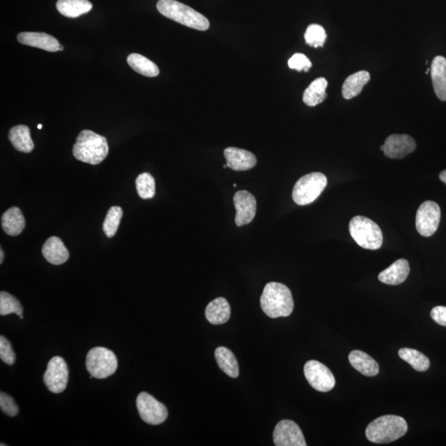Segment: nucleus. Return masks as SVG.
Listing matches in <instances>:
<instances>
[{
    "label": "nucleus",
    "instance_id": "1",
    "mask_svg": "<svg viewBox=\"0 0 446 446\" xmlns=\"http://www.w3.org/2000/svg\"><path fill=\"white\" fill-rule=\"evenodd\" d=\"M261 306L268 317H289L294 307L292 293L286 285L271 282L264 289Z\"/></svg>",
    "mask_w": 446,
    "mask_h": 446
},
{
    "label": "nucleus",
    "instance_id": "2",
    "mask_svg": "<svg viewBox=\"0 0 446 446\" xmlns=\"http://www.w3.org/2000/svg\"><path fill=\"white\" fill-rule=\"evenodd\" d=\"M107 139L90 130H83L76 139L73 154L77 160L98 165L108 154Z\"/></svg>",
    "mask_w": 446,
    "mask_h": 446
},
{
    "label": "nucleus",
    "instance_id": "3",
    "mask_svg": "<svg viewBox=\"0 0 446 446\" xmlns=\"http://www.w3.org/2000/svg\"><path fill=\"white\" fill-rule=\"evenodd\" d=\"M408 423L402 417L386 415L368 424L366 434L368 440L376 444L393 443L407 433Z\"/></svg>",
    "mask_w": 446,
    "mask_h": 446
},
{
    "label": "nucleus",
    "instance_id": "4",
    "mask_svg": "<svg viewBox=\"0 0 446 446\" xmlns=\"http://www.w3.org/2000/svg\"><path fill=\"white\" fill-rule=\"evenodd\" d=\"M157 8L163 16L190 29L207 31L210 27L206 17L176 0H159Z\"/></svg>",
    "mask_w": 446,
    "mask_h": 446
},
{
    "label": "nucleus",
    "instance_id": "5",
    "mask_svg": "<svg viewBox=\"0 0 446 446\" xmlns=\"http://www.w3.org/2000/svg\"><path fill=\"white\" fill-rule=\"evenodd\" d=\"M350 233L356 243L367 250H377L383 245V233L379 225L370 218L354 217L349 224Z\"/></svg>",
    "mask_w": 446,
    "mask_h": 446
},
{
    "label": "nucleus",
    "instance_id": "6",
    "mask_svg": "<svg viewBox=\"0 0 446 446\" xmlns=\"http://www.w3.org/2000/svg\"><path fill=\"white\" fill-rule=\"evenodd\" d=\"M326 185V177L320 172H313L301 177L294 187V203L301 206L312 203L320 196Z\"/></svg>",
    "mask_w": 446,
    "mask_h": 446
},
{
    "label": "nucleus",
    "instance_id": "7",
    "mask_svg": "<svg viewBox=\"0 0 446 446\" xmlns=\"http://www.w3.org/2000/svg\"><path fill=\"white\" fill-rule=\"evenodd\" d=\"M86 368L95 379H106L117 368V359L112 350L104 347L91 349L86 357Z\"/></svg>",
    "mask_w": 446,
    "mask_h": 446
},
{
    "label": "nucleus",
    "instance_id": "8",
    "mask_svg": "<svg viewBox=\"0 0 446 446\" xmlns=\"http://www.w3.org/2000/svg\"><path fill=\"white\" fill-rule=\"evenodd\" d=\"M136 407L141 418L148 424L160 425L167 419L168 411L165 405L148 393L143 392L138 395Z\"/></svg>",
    "mask_w": 446,
    "mask_h": 446
},
{
    "label": "nucleus",
    "instance_id": "9",
    "mask_svg": "<svg viewBox=\"0 0 446 446\" xmlns=\"http://www.w3.org/2000/svg\"><path fill=\"white\" fill-rule=\"evenodd\" d=\"M304 375L308 384L319 392H329L336 385L335 377L329 368L317 361L305 364Z\"/></svg>",
    "mask_w": 446,
    "mask_h": 446
},
{
    "label": "nucleus",
    "instance_id": "10",
    "mask_svg": "<svg viewBox=\"0 0 446 446\" xmlns=\"http://www.w3.org/2000/svg\"><path fill=\"white\" fill-rule=\"evenodd\" d=\"M69 379L67 364L60 357H55L48 362L43 380L45 386L53 394H61L66 389Z\"/></svg>",
    "mask_w": 446,
    "mask_h": 446
},
{
    "label": "nucleus",
    "instance_id": "11",
    "mask_svg": "<svg viewBox=\"0 0 446 446\" xmlns=\"http://www.w3.org/2000/svg\"><path fill=\"white\" fill-rule=\"evenodd\" d=\"M440 221V208L433 201H426L418 208L416 216V229L418 233L429 238L438 230Z\"/></svg>",
    "mask_w": 446,
    "mask_h": 446
},
{
    "label": "nucleus",
    "instance_id": "12",
    "mask_svg": "<svg viewBox=\"0 0 446 446\" xmlns=\"http://www.w3.org/2000/svg\"><path fill=\"white\" fill-rule=\"evenodd\" d=\"M275 445L277 446H306L302 430L291 420L278 423L274 431Z\"/></svg>",
    "mask_w": 446,
    "mask_h": 446
},
{
    "label": "nucleus",
    "instance_id": "13",
    "mask_svg": "<svg viewBox=\"0 0 446 446\" xmlns=\"http://www.w3.org/2000/svg\"><path fill=\"white\" fill-rule=\"evenodd\" d=\"M233 201L236 226H243L252 222L257 213V200L254 195L248 191L240 190L235 194Z\"/></svg>",
    "mask_w": 446,
    "mask_h": 446
},
{
    "label": "nucleus",
    "instance_id": "14",
    "mask_svg": "<svg viewBox=\"0 0 446 446\" xmlns=\"http://www.w3.org/2000/svg\"><path fill=\"white\" fill-rule=\"evenodd\" d=\"M384 153L390 159H403L415 151L417 144L412 136L407 134H394L386 139Z\"/></svg>",
    "mask_w": 446,
    "mask_h": 446
},
{
    "label": "nucleus",
    "instance_id": "15",
    "mask_svg": "<svg viewBox=\"0 0 446 446\" xmlns=\"http://www.w3.org/2000/svg\"><path fill=\"white\" fill-rule=\"evenodd\" d=\"M17 41L21 44L44 50L50 52L63 51L64 48L54 36L44 33H21L17 35Z\"/></svg>",
    "mask_w": 446,
    "mask_h": 446
},
{
    "label": "nucleus",
    "instance_id": "16",
    "mask_svg": "<svg viewBox=\"0 0 446 446\" xmlns=\"http://www.w3.org/2000/svg\"><path fill=\"white\" fill-rule=\"evenodd\" d=\"M224 157L226 165L236 171H245L252 169L257 166L256 156L247 150L236 148H226Z\"/></svg>",
    "mask_w": 446,
    "mask_h": 446
},
{
    "label": "nucleus",
    "instance_id": "17",
    "mask_svg": "<svg viewBox=\"0 0 446 446\" xmlns=\"http://www.w3.org/2000/svg\"><path fill=\"white\" fill-rule=\"evenodd\" d=\"M409 273L410 267L407 259H399L392 266L380 273L379 280L385 285H398L407 280Z\"/></svg>",
    "mask_w": 446,
    "mask_h": 446
},
{
    "label": "nucleus",
    "instance_id": "18",
    "mask_svg": "<svg viewBox=\"0 0 446 446\" xmlns=\"http://www.w3.org/2000/svg\"><path fill=\"white\" fill-rule=\"evenodd\" d=\"M43 254L45 259L55 266L62 265L67 261L70 256L63 241L57 236H52L45 241L43 247Z\"/></svg>",
    "mask_w": 446,
    "mask_h": 446
},
{
    "label": "nucleus",
    "instance_id": "19",
    "mask_svg": "<svg viewBox=\"0 0 446 446\" xmlns=\"http://www.w3.org/2000/svg\"><path fill=\"white\" fill-rule=\"evenodd\" d=\"M431 75L436 96L441 101H446V59L444 57L438 56L433 59Z\"/></svg>",
    "mask_w": 446,
    "mask_h": 446
},
{
    "label": "nucleus",
    "instance_id": "20",
    "mask_svg": "<svg viewBox=\"0 0 446 446\" xmlns=\"http://www.w3.org/2000/svg\"><path fill=\"white\" fill-rule=\"evenodd\" d=\"M349 361L357 371L367 377L379 374L380 366L374 359L361 350H353L349 354Z\"/></svg>",
    "mask_w": 446,
    "mask_h": 446
},
{
    "label": "nucleus",
    "instance_id": "21",
    "mask_svg": "<svg viewBox=\"0 0 446 446\" xmlns=\"http://www.w3.org/2000/svg\"><path fill=\"white\" fill-rule=\"evenodd\" d=\"M207 320L213 325L224 324L230 319L231 307L224 298H217L209 303L206 310Z\"/></svg>",
    "mask_w": 446,
    "mask_h": 446
},
{
    "label": "nucleus",
    "instance_id": "22",
    "mask_svg": "<svg viewBox=\"0 0 446 446\" xmlns=\"http://www.w3.org/2000/svg\"><path fill=\"white\" fill-rule=\"evenodd\" d=\"M8 139L17 151L29 153L34 148V143L31 140L29 127L25 125H18L12 127L8 134Z\"/></svg>",
    "mask_w": 446,
    "mask_h": 446
},
{
    "label": "nucleus",
    "instance_id": "23",
    "mask_svg": "<svg viewBox=\"0 0 446 446\" xmlns=\"http://www.w3.org/2000/svg\"><path fill=\"white\" fill-rule=\"evenodd\" d=\"M371 80V74L366 71H361L350 75L345 80L343 95L345 99H352L361 93L364 86Z\"/></svg>",
    "mask_w": 446,
    "mask_h": 446
},
{
    "label": "nucleus",
    "instance_id": "24",
    "mask_svg": "<svg viewBox=\"0 0 446 446\" xmlns=\"http://www.w3.org/2000/svg\"><path fill=\"white\" fill-rule=\"evenodd\" d=\"M25 227V220L20 208L8 209L2 216V229L9 236L20 235Z\"/></svg>",
    "mask_w": 446,
    "mask_h": 446
},
{
    "label": "nucleus",
    "instance_id": "25",
    "mask_svg": "<svg viewBox=\"0 0 446 446\" xmlns=\"http://www.w3.org/2000/svg\"><path fill=\"white\" fill-rule=\"evenodd\" d=\"M327 85H329V83L323 77L313 80L310 85L304 91L303 103L309 107H315L322 103L327 97L326 93Z\"/></svg>",
    "mask_w": 446,
    "mask_h": 446
},
{
    "label": "nucleus",
    "instance_id": "26",
    "mask_svg": "<svg viewBox=\"0 0 446 446\" xmlns=\"http://www.w3.org/2000/svg\"><path fill=\"white\" fill-rule=\"evenodd\" d=\"M93 4L88 0H58L57 8L59 13L67 17H78L89 13Z\"/></svg>",
    "mask_w": 446,
    "mask_h": 446
},
{
    "label": "nucleus",
    "instance_id": "27",
    "mask_svg": "<svg viewBox=\"0 0 446 446\" xmlns=\"http://www.w3.org/2000/svg\"><path fill=\"white\" fill-rule=\"evenodd\" d=\"M215 358L218 366L231 377L239 376V365L235 354L229 349L224 347H217L215 350Z\"/></svg>",
    "mask_w": 446,
    "mask_h": 446
},
{
    "label": "nucleus",
    "instance_id": "28",
    "mask_svg": "<svg viewBox=\"0 0 446 446\" xmlns=\"http://www.w3.org/2000/svg\"><path fill=\"white\" fill-rule=\"evenodd\" d=\"M127 61L131 69L139 73L140 75L147 77H156L160 74V70H159L156 64L150 61L147 57L142 56V55L130 54L127 57Z\"/></svg>",
    "mask_w": 446,
    "mask_h": 446
},
{
    "label": "nucleus",
    "instance_id": "29",
    "mask_svg": "<svg viewBox=\"0 0 446 446\" xmlns=\"http://www.w3.org/2000/svg\"><path fill=\"white\" fill-rule=\"evenodd\" d=\"M398 354L400 358L408 362L417 371L425 372L430 367L429 359L417 350L402 348L399 350Z\"/></svg>",
    "mask_w": 446,
    "mask_h": 446
},
{
    "label": "nucleus",
    "instance_id": "30",
    "mask_svg": "<svg viewBox=\"0 0 446 446\" xmlns=\"http://www.w3.org/2000/svg\"><path fill=\"white\" fill-rule=\"evenodd\" d=\"M136 190L140 198L152 199L156 194V182L149 173H143L136 180Z\"/></svg>",
    "mask_w": 446,
    "mask_h": 446
},
{
    "label": "nucleus",
    "instance_id": "31",
    "mask_svg": "<svg viewBox=\"0 0 446 446\" xmlns=\"http://www.w3.org/2000/svg\"><path fill=\"white\" fill-rule=\"evenodd\" d=\"M122 215L124 212L120 207L115 206L109 209L103 225V230L108 238H111L116 234Z\"/></svg>",
    "mask_w": 446,
    "mask_h": 446
},
{
    "label": "nucleus",
    "instance_id": "32",
    "mask_svg": "<svg viewBox=\"0 0 446 446\" xmlns=\"http://www.w3.org/2000/svg\"><path fill=\"white\" fill-rule=\"evenodd\" d=\"M11 313H15L20 317L22 316L24 308L16 298L3 291L0 293V315L7 316Z\"/></svg>",
    "mask_w": 446,
    "mask_h": 446
},
{
    "label": "nucleus",
    "instance_id": "33",
    "mask_svg": "<svg viewBox=\"0 0 446 446\" xmlns=\"http://www.w3.org/2000/svg\"><path fill=\"white\" fill-rule=\"evenodd\" d=\"M305 42L314 48H322L326 39V34L323 27L311 24L308 27L304 35Z\"/></svg>",
    "mask_w": 446,
    "mask_h": 446
},
{
    "label": "nucleus",
    "instance_id": "34",
    "mask_svg": "<svg viewBox=\"0 0 446 446\" xmlns=\"http://www.w3.org/2000/svg\"><path fill=\"white\" fill-rule=\"evenodd\" d=\"M0 358L8 366H13L16 361L15 353L13 352L11 343L3 336H0Z\"/></svg>",
    "mask_w": 446,
    "mask_h": 446
},
{
    "label": "nucleus",
    "instance_id": "35",
    "mask_svg": "<svg viewBox=\"0 0 446 446\" xmlns=\"http://www.w3.org/2000/svg\"><path fill=\"white\" fill-rule=\"evenodd\" d=\"M288 65L290 69L308 72L312 67V62L305 55L296 53L289 59Z\"/></svg>",
    "mask_w": 446,
    "mask_h": 446
},
{
    "label": "nucleus",
    "instance_id": "36",
    "mask_svg": "<svg viewBox=\"0 0 446 446\" xmlns=\"http://www.w3.org/2000/svg\"><path fill=\"white\" fill-rule=\"evenodd\" d=\"M0 407L3 412L9 417H15L18 413V408L11 396L6 393L0 394Z\"/></svg>",
    "mask_w": 446,
    "mask_h": 446
},
{
    "label": "nucleus",
    "instance_id": "37",
    "mask_svg": "<svg viewBox=\"0 0 446 446\" xmlns=\"http://www.w3.org/2000/svg\"><path fill=\"white\" fill-rule=\"evenodd\" d=\"M431 317L438 324L446 326V307L434 308L431 312Z\"/></svg>",
    "mask_w": 446,
    "mask_h": 446
},
{
    "label": "nucleus",
    "instance_id": "38",
    "mask_svg": "<svg viewBox=\"0 0 446 446\" xmlns=\"http://www.w3.org/2000/svg\"><path fill=\"white\" fill-rule=\"evenodd\" d=\"M440 180L444 182V183L446 185V170L443 171V172H440Z\"/></svg>",
    "mask_w": 446,
    "mask_h": 446
},
{
    "label": "nucleus",
    "instance_id": "39",
    "mask_svg": "<svg viewBox=\"0 0 446 446\" xmlns=\"http://www.w3.org/2000/svg\"><path fill=\"white\" fill-rule=\"evenodd\" d=\"M3 261V250H0V264H2Z\"/></svg>",
    "mask_w": 446,
    "mask_h": 446
},
{
    "label": "nucleus",
    "instance_id": "40",
    "mask_svg": "<svg viewBox=\"0 0 446 446\" xmlns=\"http://www.w3.org/2000/svg\"><path fill=\"white\" fill-rule=\"evenodd\" d=\"M38 129H43V125L42 124H38Z\"/></svg>",
    "mask_w": 446,
    "mask_h": 446
},
{
    "label": "nucleus",
    "instance_id": "41",
    "mask_svg": "<svg viewBox=\"0 0 446 446\" xmlns=\"http://www.w3.org/2000/svg\"><path fill=\"white\" fill-rule=\"evenodd\" d=\"M384 145H381V147H380V150H381V151H383V152H384Z\"/></svg>",
    "mask_w": 446,
    "mask_h": 446
},
{
    "label": "nucleus",
    "instance_id": "42",
    "mask_svg": "<svg viewBox=\"0 0 446 446\" xmlns=\"http://www.w3.org/2000/svg\"><path fill=\"white\" fill-rule=\"evenodd\" d=\"M227 167H229V166H227V165L223 166V168H227Z\"/></svg>",
    "mask_w": 446,
    "mask_h": 446
},
{
    "label": "nucleus",
    "instance_id": "43",
    "mask_svg": "<svg viewBox=\"0 0 446 446\" xmlns=\"http://www.w3.org/2000/svg\"><path fill=\"white\" fill-rule=\"evenodd\" d=\"M1 445V446H6V444H3V443H2V444H1V445Z\"/></svg>",
    "mask_w": 446,
    "mask_h": 446
},
{
    "label": "nucleus",
    "instance_id": "44",
    "mask_svg": "<svg viewBox=\"0 0 446 446\" xmlns=\"http://www.w3.org/2000/svg\"><path fill=\"white\" fill-rule=\"evenodd\" d=\"M236 186L238 185H236V184L233 185V187H236Z\"/></svg>",
    "mask_w": 446,
    "mask_h": 446
}]
</instances>
